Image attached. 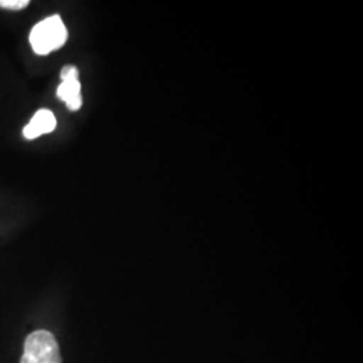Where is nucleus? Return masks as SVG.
<instances>
[{
	"mask_svg": "<svg viewBox=\"0 0 363 363\" xmlns=\"http://www.w3.org/2000/svg\"><path fill=\"white\" fill-rule=\"evenodd\" d=\"M66 40L67 28L58 15H52L40 21L30 33V45L38 55H48L61 49Z\"/></svg>",
	"mask_w": 363,
	"mask_h": 363,
	"instance_id": "1",
	"label": "nucleus"
},
{
	"mask_svg": "<svg viewBox=\"0 0 363 363\" xmlns=\"http://www.w3.org/2000/svg\"><path fill=\"white\" fill-rule=\"evenodd\" d=\"M21 363H62L60 346L52 333L39 330L30 334Z\"/></svg>",
	"mask_w": 363,
	"mask_h": 363,
	"instance_id": "2",
	"label": "nucleus"
},
{
	"mask_svg": "<svg viewBox=\"0 0 363 363\" xmlns=\"http://www.w3.org/2000/svg\"><path fill=\"white\" fill-rule=\"evenodd\" d=\"M61 85L57 89V97L65 103L70 111H78L82 105L81 84L76 66L67 65L61 70Z\"/></svg>",
	"mask_w": 363,
	"mask_h": 363,
	"instance_id": "3",
	"label": "nucleus"
},
{
	"mask_svg": "<svg viewBox=\"0 0 363 363\" xmlns=\"http://www.w3.org/2000/svg\"><path fill=\"white\" fill-rule=\"evenodd\" d=\"M55 128H57V118L52 111L40 109L25 127L23 135L28 140H33L42 135L50 133Z\"/></svg>",
	"mask_w": 363,
	"mask_h": 363,
	"instance_id": "4",
	"label": "nucleus"
},
{
	"mask_svg": "<svg viewBox=\"0 0 363 363\" xmlns=\"http://www.w3.org/2000/svg\"><path fill=\"white\" fill-rule=\"evenodd\" d=\"M30 4L28 0H0V7L7 9V10H23Z\"/></svg>",
	"mask_w": 363,
	"mask_h": 363,
	"instance_id": "5",
	"label": "nucleus"
}]
</instances>
